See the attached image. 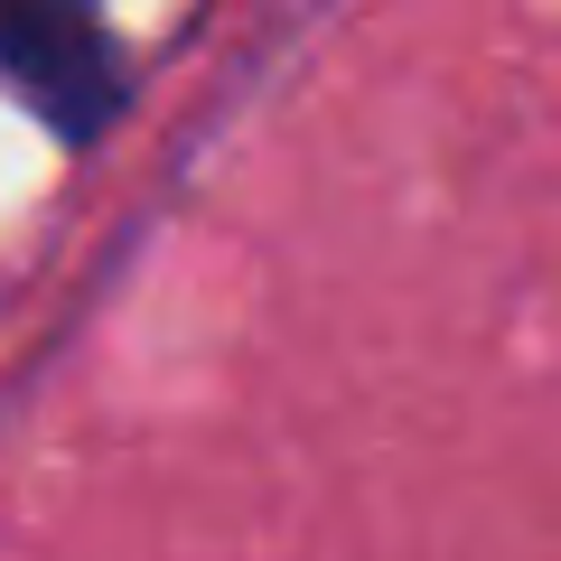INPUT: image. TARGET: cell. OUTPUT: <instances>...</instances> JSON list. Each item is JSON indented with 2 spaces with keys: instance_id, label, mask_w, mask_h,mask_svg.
Masks as SVG:
<instances>
[{
  "instance_id": "6da1fadb",
  "label": "cell",
  "mask_w": 561,
  "mask_h": 561,
  "mask_svg": "<svg viewBox=\"0 0 561 561\" xmlns=\"http://www.w3.org/2000/svg\"><path fill=\"white\" fill-rule=\"evenodd\" d=\"M0 84L57 140H94L122 113V57L84 10H0Z\"/></svg>"
}]
</instances>
